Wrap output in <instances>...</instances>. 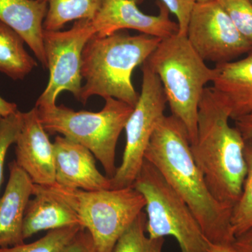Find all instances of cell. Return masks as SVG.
I'll use <instances>...</instances> for the list:
<instances>
[{
    "mask_svg": "<svg viewBox=\"0 0 252 252\" xmlns=\"http://www.w3.org/2000/svg\"><path fill=\"white\" fill-rule=\"evenodd\" d=\"M22 112L19 110L8 117H0V189L3 182L5 158L8 149L16 143L22 127Z\"/></svg>",
    "mask_w": 252,
    "mask_h": 252,
    "instance_id": "24",
    "label": "cell"
},
{
    "mask_svg": "<svg viewBox=\"0 0 252 252\" xmlns=\"http://www.w3.org/2000/svg\"><path fill=\"white\" fill-rule=\"evenodd\" d=\"M18 111L17 104L8 102L0 96V117H8Z\"/></svg>",
    "mask_w": 252,
    "mask_h": 252,
    "instance_id": "29",
    "label": "cell"
},
{
    "mask_svg": "<svg viewBox=\"0 0 252 252\" xmlns=\"http://www.w3.org/2000/svg\"><path fill=\"white\" fill-rule=\"evenodd\" d=\"M34 198L30 200L23 220V238H30L43 230L81 225L77 215L67 204L43 186L33 187Z\"/></svg>",
    "mask_w": 252,
    "mask_h": 252,
    "instance_id": "17",
    "label": "cell"
},
{
    "mask_svg": "<svg viewBox=\"0 0 252 252\" xmlns=\"http://www.w3.org/2000/svg\"><path fill=\"white\" fill-rule=\"evenodd\" d=\"M82 229L81 225H72L49 230L35 242L0 248V252H63Z\"/></svg>",
    "mask_w": 252,
    "mask_h": 252,
    "instance_id": "22",
    "label": "cell"
},
{
    "mask_svg": "<svg viewBox=\"0 0 252 252\" xmlns=\"http://www.w3.org/2000/svg\"><path fill=\"white\" fill-rule=\"evenodd\" d=\"M9 168V180L0 198V248L24 243L23 220L33 195L34 183L16 160L10 162Z\"/></svg>",
    "mask_w": 252,
    "mask_h": 252,
    "instance_id": "14",
    "label": "cell"
},
{
    "mask_svg": "<svg viewBox=\"0 0 252 252\" xmlns=\"http://www.w3.org/2000/svg\"><path fill=\"white\" fill-rule=\"evenodd\" d=\"M63 252H96L91 235L87 230H80Z\"/></svg>",
    "mask_w": 252,
    "mask_h": 252,
    "instance_id": "26",
    "label": "cell"
},
{
    "mask_svg": "<svg viewBox=\"0 0 252 252\" xmlns=\"http://www.w3.org/2000/svg\"><path fill=\"white\" fill-rule=\"evenodd\" d=\"M230 109L213 87H206L199 104L195 140L190 149L213 196L233 207L247 174L245 140L229 124Z\"/></svg>",
    "mask_w": 252,
    "mask_h": 252,
    "instance_id": "2",
    "label": "cell"
},
{
    "mask_svg": "<svg viewBox=\"0 0 252 252\" xmlns=\"http://www.w3.org/2000/svg\"><path fill=\"white\" fill-rule=\"evenodd\" d=\"M142 70V91L124 128L125 149L122 163L110 178L112 189L133 185L156 127L165 116L167 101L160 79L146 63Z\"/></svg>",
    "mask_w": 252,
    "mask_h": 252,
    "instance_id": "8",
    "label": "cell"
},
{
    "mask_svg": "<svg viewBox=\"0 0 252 252\" xmlns=\"http://www.w3.org/2000/svg\"><path fill=\"white\" fill-rule=\"evenodd\" d=\"M160 41L147 34L131 35L124 31L107 36H91L81 58V77L85 84L79 102L85 104L97 95L135 107L140 94L132 84V72L147 61Z\"/></svg>",
    "mask_w": 252,
    "mask_h": 252,
    "instance_id": "3",
    "label": "cell"
},
{
    "mask_svg": "<svg viewBox=\"0 0 252 252\" xmlns=\"http://www.w3.org/2000/svg\"><path fill=\"white\" fill-rule=\"evenodd\" d=\"M22 127L16 140V162L34 185L56 184L54 144L43 127L34 107L22 112Z\"/></svg>",
    "mask_w": 252,
    "mask_h": 252,
    "instance_id": "12",
    "label": "cell"
},
{
    "mask_svg": "<svg viewBox=\"0 0 252 252\" xmlns=\"http://www.w3.org/2000/svg\"><path fill=\"white\" fill-rule=\"evenodd\" d=\"M177 19L178 34L187 36L190 14L195 4L194 0H159Z\"/></svg>",
    "mask_w": 252,
    "mask_h": 252,
    "instance_id": "25",
    "label": "cell"
},
{
    "mask_svg": "<svg viewBox=\"0 0 252 252\" xmlns=\"http://www.w3.org/2000/svg\"><path fill=\"white\" fill-rule=\"evenodd\" d=\"M232 247L236 252H252V228L236 237Z\"/></svg>",
    "mask_w": 252,
    "mask_h": 252,
    "instance_id": "28",
    "label": "cell"
},
{
    "mask_svg": "<svg viewBox=\"0 0 252 252\" xmlns=\"http://www.w3.org/2000/svg\"><path fill=\"white\" fill-rule=\"evenodd\" d=\"M187 37L205 62L216 64L231 62L252 51L251 44L239 32L217 0L194 4Z\"/></svg>",
    "mask_w": 252,
    "mask_h": 252,
    "instance_id": "10",
    "label": "cell"
},
{
    "mask_svg": "<svg viewBox=\"0 0 252 252\" xmlns=\"http://www.w3.org/2000/svg\"><path fill=\"white\" fill-rule=\"evenodd\" d=\"M212 87L226 101L233 120L252 112V51L245 59L214 67Z\"/></svg>",
    "mask_w": 252,
    "mask_h": 252,
    "instance_id": "16",
    "label": "cell"
},
{
    "mask_svg": "<svg viewBox=\"0 0 252 252\" xmlns=\"http://www.w3.org/2000/svg\"><path fill=\"white\" fill-rule=\"evenodd\" d=\"M144 159L185 200L210 243L232 245L235 238L230 223L233 207L220 203L209 190L194 160L187 130L177 118L165 115L160 119Z\"/></svg>",
    "mask_w": 252,
    "mask_h": 252,
    "instance_id": "1",
    "label": "cell"
},
{
    "mask_svg": "<svg viewBox=\"0 0 252 252\" xmlns=\"http://www.w3.org/2000/svg\"><path fill=\"white\" fill-rule=\"evenodd\" d=\"M208 252H236L232 245H217L209 242Z\"/></svg>",
    "mask_w": 252,
    "mask_h": 252,
    "instance_id": "30",
    "label": "cell"
},
{
    "mask_svg": "<svg viewBox=\"0 0 252 252\" xmlns=\"http://www.w3.org/2000/svg\"><path fill=\"white\" fill-rule=\"evenodd\" d=\"M239 32L252 46V4L250 0H217Z\"/></svg>",
    "mask_w": 252,
    "mask_h": 252,
    "instance_id": "23",
    "label": "cell"
},
{
    "mask_svg": "<svg viewBox=\"0 0 252 252\" xmlns=\"http://www.w3.org/2000/svg\"><path fill=\"white\" fill-rule=\"evenodd\" d=\"M235 127L245 141L252 140V112L234 120Z\"/></svg>",
    "mask_w": 252,
    "mask_h": 252,
    "instance_id": "27",
    "label": "cell"
},
{
    "mask_svg": "<svg viewBox=\"0 0 252 252\" xmlns=\"http://www.w3.org/2000/svg\"><path fill=\"white\" fill-rule=\"evenodd\" d=\"M247 174L241 195L232 208L230 223L235 238L252 228V140L245 141Z\"/></svg>",
    "mask_w": 252,
    "mask_h": 252,
    "instance_id": "20",
    "label": "cell"
},
{
    "mask_svg": "<svg viewBox=\"0 0 252 252\" xmlns=\"http://www.w3.org/2000/svg\"><path fill=\"white\" fill-rule=\"evenodd\" d=\"M47 13L44 30L61 31L66 23L73 21H93L102 7L103 0H45Z\"/></svg>",
    "mask_w": 252,
    "mask_h": 252,
    "instance_id": "19",
    "label": "cell"
},
{
    "mask_svg": "<svg viewBox=\"0 0 252 252\" xmlns=\"http://www.w3.org/2000/svg\"><path fill=\"white\" fill-rule=\"evenodd\" d=\"M47 10L45 0H0V21L21 35L44 68L43 25Z\"/></svg>",
    "mask_w": 252,
    "mask_h": 252,
    "instance_id": "15",
    "label": "cell"
},
{
    "mask_svg": "<svg viewBox=\"0 0 252 252\" xmlns=\"http://www.w3.org/2000/svg\"><path fill=\"white\" fill-rule=\"evenodd\" d=\"M195 2H205V1H212V0H194Z\"/></svg>",
    "mask_w": 252,
    "mask_h": 252,
    "instance_id": "31",
    "label": "cell"
},
{
    "mask_svg": "<svg viewBox=\"0 0 252 252\" xmlns=\"http://www.w3.org/2000/svg\"><path fill=\"white\" fill-rule=\"evenodd\" d=\"M25 43L16 31L0 21V72L13 80H22L37 66Z\"/></svg>",
    "mask_w": 252,
    "mask_h": 252,
    "instance_id": "18",
    "label": "cell"
},
{
    "mask_svg": "<svg viewBox=\"0 0 252 252\" xmlns=\"http://www.w3.org/2000/svg\"><path fill=\"white\" fill-rule=\"evenodd\" d=\"M95 34L92 21L80 20L65 31H44L43 44L49 79L36 101V107L56 105L63 91L72 94L79 101L81 92V58L87 41Z\"/></svg>",
    "mask_w": 252,
    "mask_h": 252,
    "instance_id": "9",
    "label": "cell"
},
{
    "mask_svg": "<svg viewBox=\"0 0 252 252\" xmlns=\"http://www.w3.org/2000/svg\"><path fill=\"white\" fill-rule=\"evenodd\" d=\"M147 216L142 212L119 239L112 252H162L164 238L146 235Z\"/></svg>",
    "mask_w": 252,
    "mask_h": 252,
    "instance_id": "21",
    "label": "cell"
},
{
    "mask_svg": "<svg viewBox=\"0 0 252 252\" xmlns=\"http://www.w3.org/2000/svg\"><path fill=\"white\" fill-rule=\"evenodd\" d=\"M158 77L172 114L195 141L199 104L215 69L209 67L190 45L187 36L174 34L161 39L145 62Z\"/></svg>",
    "mask_w": 252,
    "mask_h": 252,
    "instance_id": "4",
    "label": "cell"
},
{
    "mask_svg": "<svg viewBox=\"0 0 252 252\" xmlns=\"http://www.w3.org/2000/svg\"><path fill=\"white\" fill-rule=\"evenodd\" d=\"M250 1H251L252 4V0H250Z\"/></svg>",
    "mask_w": 252,
    "mask_h": 252,
    "instance_id": "32",
    "label": "cell"
},
{
    "mask_svg": "<svg viewBox=\"0 0 252 252\" xmlns=\"http://www.w3.org/2000/svg\"><path fill=\"white\" fill-rule=\"evenodd\" d=\"M132 187L145 200V228L149 238L171 236L178 243L181 252H208V240L193 212L145 159Z\"/></svg>",
    "mask_w": 252,
    "mask_h": 252,
    "instance_id": "7",
    "label": "cell"
},
{
    "mask_svg": "<svg viewBox=\"0 0 252 252\" xmlns=\"http://www.w3.org/2000/svg\"><path fill=\"white\" fill-rule=\"evenodd\" d=\"M158 15L142 12L137 0H103L98 14L92 21L96 35L107 36L125 30H134L160 39L179 32L178 23L170 17V11L161 1H157Z\"/></svg>",
    "mask_w": 252,
    "mask_h": 252,
    "instance_id": "11",
    "label": "cell"
},
{
    "mask_svg": "<svg viewBox=\"0 0 252 252\" xmlns=\"http://www.w3.org/2000/svg\"><path fill=\"white\" fill-rule=\"evenodd\" d=\"M35 107L47 133L60 134L86 147L101 162L107 177L115 175L118 140L134 107L112 97L105 99L97 112H76L64 105Z\"/></svg>",
    "mask_w": 252,
    "mask_h": 252,
    "instance_id": "5",
    "label": "cell"
},
{
    "mask_svg": "<svg viewBox=\"0 0 252 252\" xmlns=\"http://www.w3.org/2000/svg\"><path fill=\"white\" fill-rule=\"evenodd\" d=\"M53 144L55 185L87 191L111 189L110 178L99 171L94 155L89 149L60 135Z\"/></svg>",
    "mask_w": 252,
    "mask_h": 252,
    "instance_id": "13",
    "label": "cell"
},
{
    "mask_svg": "<svg viewBox=\"0 0 252 252\" xmlns=\"http://www.w3.org/2000/svg\"><path fill=\"white\" fill-rule=\"evenodd\" d=\"M77 215L91 235L96 252H112L119 239L145 207V200L132 187L87 190L43 186Z\"/></svg>",
    "mask_w": 252,
    "mask_h": 252,
    "instance_id": "6",
    "label": "cell"
}]
</instances>
